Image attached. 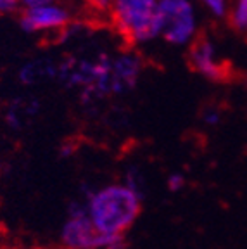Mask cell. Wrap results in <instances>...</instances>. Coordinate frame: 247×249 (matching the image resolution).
Returning <instances> with one entry per match:
<instances>
[{
    "mask_svg": "<svg viewBox=\"0 0 247 249\" xmlns=\"http://www.w3.org/2000/svg\"><path fill=\"white\" fill-rule=\"evenodd\" d=\"M85 211L99 230L112 237H124L142 211V197L128 183L109 185L90 194Z\"/></svg>",
    "mask_w": 247,
    "mask_h": 249,
    "instance_id": "cell-1",
    "label": "cell"
},
{
    "mask_svg": "<svg viewBox=\"0 0 247 249\" xmlns=\"http://www.w3.org/2000/svg\"><path fill=\"white\" fill-rule=\"evenodd\" d=\"M159 0H112L114 26L131 43H145L161 36Z\"/></svg>",
    "mask_w": 247,
    "mask_h": 249,
    "instance_id": "cell-2",
    "label": "cell"
},
{
    "mask_svg": "<svg viewBox=\"0 0 247 249\" xmlns=\"http://www.w3.org/2000/svg\"><path fill=\"white\" fill-rule=\"evenodd\" d=\"M61 241L66 249H123L124 246V237H112L97 229L83 206L71 208Z\"/></svg>",
    "mask_w": 247,
    "mask_h": 249,
    "instance_id": "cell-3",
    "label": "cell"
},
{
    "mask_svg": "<svg viewBox=\"0 0 247 249\" xmlns=\"http://www.w3.org/2000/svg\"><path fill=\"white\" fill-rule=\"evenodd\" d=\"M161 36L171 45H185L195 36L197 16L190 0H159Z\"/></svg>",
    "mask_w": 247,
    "mask_h": 249,
    "instance_id": "cell-4",
    "label": "cell"
},
{
    "mask_svg": "<svg viewBox=\"0 0 247 249\" xmlns=\"http://www.w3.org/2000/svg\"><path fill=\"white\" fill-rule=\"evenodd\" d=\"M70 21V14L64 7L55 4H45L38 7L24 9L21 16V28L24 31L35 33V31L61 30Z\"/></svg>",
    "mask_w": 247,
    "mask_h": 249,
    "instance_id": "cell-5",
    "label": "cell"
},
{
    "mask_svg": "<svg viewBox=\"0 0 247 249\" xmlns=\"http://www.w3.org/2000/svg\"><path fill=\"white\" fill-rule=\"evenodd\" d=\"M190 62H192L194 70L197 73H201L202 76L209 78V80L221 82V80H227L228 78L227 64L218 61L216 49L206 38L194 42L192 49H190Z\"/></svg>",
    "mask_w": 247,
    "mask_h": 249,
    "instance_id": "cell-6",
    "label": "cell"
},
{
    "mask_svg": "<svg viewBox=\"0 0 247 249\" xmlns=\"http://www.w3.org/2000/svg\"><path fill=\"white\" fill-rule=\"evenodd\" d=\"M140 62L133 55H123L112 62V78L124 85V89H131L139 78Z\"/></svg>",
    "mask_w": 247,
    "mask_h": 249,
    "instance_id": "cell-7",
    "label": "cell"
},
{
    "mask_svg": "<svg viewBox=\"0 0 247 249\" xmlns=\"http://www.w3.org/2000/svg\"><path fill=\"white\" fill-rule=\"evenodd\" d=\"M230 21H232V26L239 31L247 30V0H235Z\"/></svg>",
    "mask_w": 247,
    "mask_h": 249,
    "instance_id": "cell-8",
    "label": "cell"
},
{
    "mask_svg": "<svg viewBox=\"0 0 247 249\" xmlns=\"http://www.w3.org/2000/svg\"><path fill=\"white\" fill-rule=\"evenodd\" d=\"M209 12L216 18L227 16V0H201Z\"/></svg>",
    "mask_w": 247,
    "mask_h": 249,
    "instance_id": "cell-9",
    "label": "cell"
},
{
    "mask_svg": "<svg viewBox=\"0 0 247 249\" xmlns=\"http://www.w3.org/2000/svg\"><path fill=\"white\" fill-rule=\"evenodd\" d=\"M18 0H0V12H12L18 9Z\"/></svg>",
    "mask_w": 247,
    "mask_h": 249,
    "instance_id": "cell-10",
    "label": "cell"
},
{
    "mask_svg": "<svg viewBox=\"0 0 247 249\" xmlns=\"http://www.w3.org/2000/svg\"><path fill=\"white\" fill-rule=\"evenodd\" d=\"M92 7L99 9V11H106V9H111L112 0H87Z\"/></svg>",
    "mask_w": 247,
    "mask_h": 249,
    "instance_id": "cell-11",
    "label": "cell"
},
{
    "mask_svg": "<svg viewBox=\"0 0 247 249\" xmlns=\"http://www.w3.org/2000/svg\"><path fill=\"white\" fill-rule=\"evenodd\" d=\"M18 4L24 5L26 9H31V7H38V5L51 4V0H18Z\"/></svg>",
    "mask_w": 247,
    "mask_h": 249,
    "instance_id": "cell-12",
    "label": "cell"
},
{
    "mask_svg": "<svg viewBox=\"0 0 247 249\" xmlns=\"http://www.w3.org/2000/svg\"><path fill=\"white\" fill-rule=\"evenodd\" d=\"M218 121H220V114L214 113V111H211V113L206 114V123H209V124H216Z\"/></svg>",
    "mask_w": 247,
    "mask_h": 249,
    "instance_id": "cell-13",
    "label": "cell"
},
{
    "mask_svg": "<svg viewBox=\"0 0 247 249\" xmlns=\"http://www.w3.org/2000/svg\"><path fill=\"white\" fill-rule=\"evenodd\" d=\"M2 168H4V164H2V161H0V173H2Z\"/></svg>",
    "mask_w": 247,
    "mask_h": 249,
    "instance_id": "cell-14",
    "label": "cell"
},
{
    "mask_svg": "<svg viewBox=\"0 0 247 249\" xmlns=\"http://www.w3.org/2000/svg\"><path fill=\"white\" fill-rule=\"evenodd\" d=\"M2 249H12V248H2Z\"/></svg>",
    "mask_w": 247,
    "mask_h": 249,
    "instance_id": "cell-15",
    "label": "cell"
}]
</instances>
